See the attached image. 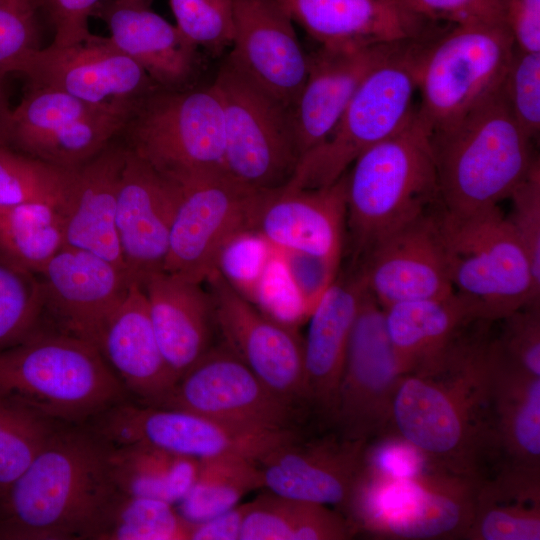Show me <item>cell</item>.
<instances>
[{"label": "cell", "instance_id": "1", "mask_svg": "<svg viewBox=\"0 0 540 540\" xmlns=\"http://www.w3.org/2000/svg\"><path fill=\"white\" fill-rule=\"evenodd\" d=\"M387 432L444 471L484 478L498 456L488 340L463 336L436 369L402 375Z\"/></svg>", "mask_w": 540, "mask_h": 540}, {"label": "cell", "instance_id": "2", "mask_svg": "<svg viewBox=\"0 0 540 540\" xmlns=\"http://www.w3.org/2000/svg\"><path fill=\"white\" fill-rule=\"evenodd\" d=\"M111 446L86 424H60L0 499V540H93L118 489Z\"/></svg>", "mask_w": 540, "mask_h": 540}, {"label": "cell", "instance_id": "3", "mask_svg": "<svg viewBox=\"0 0 540 540\" xmlns=\"http://www.w3.org/2000/svg\"><path fill=\"white\" fill-rule=\"evenodd\" d=\"M0 400L52 423L80 425L128 394L93 343L38 328L0 352Z\"/></svg>", "mask_w": 540, "mask_h": 540}, {"label": "cell", "instance_id": "4", "mask_svg": "<svg viewBox=\"0 0 540 540\" xmlns=\"http://www.w3.org/2000/svg\"><path fill=\"white\" fill-rule=\"evenodd\" d=\"M440 207L466 214L499 206L539 159L500 89L452 125L431 133Z\"/></svg>", "mask_w": 540, "mask_h": 540}, {"label": "cell", "instance_id": "5", "mask_svg": "<svg viewBox=\"0 0 540 540\" xmlns=\"http://www.w3.org/2000/svg\"><path fill=\"white\" fill-rule=\"evenodd\" d=\"M439 189L431 129L418 115L364 151L346 172V226L355 256L432 211Z\"/></svg>", "mask_w": 540, "mask_h": 540}, {"label": "cell", "instance_id": "6", "mask_svg": "<svg viewBox=\"0 0 540 540\" xmlns=\"http://www.w3.org/2000/svg\"><path fill=\"white\" fill-rule=\"evenodd\" d=\"M453 291L478 319L502 320L540 301V281L499 206L466 214L435 212Z\"/></svg>", "mask_w": 540, "mask_h": 540}, {"label": "cell", "instance_id": "7", "mask_svg": "<svg viewBox=\"0 0 540 540\" xmlns=\"http://www.w3.org/2000/svg\"><path fill=\"white\" fill-rule=\"evenodd\" d=\"M431 37L409 42L374 69L340 120L319 145L302 155L285 185L319 188L333 184L367 149L400 130L416 111L413 98Z\"/></svg>", "mask_w": 540, "mask_h": 540}, {"label": "cell", "instance_id": "8", "mask_svg": "<svg viewBox=\"0 0 540 540\" xmlns=\"http://www.w3.org/2000/svg\"><path fill=\"white\" fill-rule=\"evenodd\" d=\"M478 482L436 467L410 477L382 476L363 467L347 519L356 531L382 539H464Z\"/></svg>", "mask_w": 540, "mask_h": 540}, {"label": "cell", "instance_id": "9", "mask_svg": "<svg viewBox=\"0 0 540 540\" xmlns=\"http://www.w3.org/2000/svg\"><path fill=\"white\" fill-rule=\"evenodd\" d=\"M122 133L128 149L174 182L225 171L223 108L213 84L158 87L138 104Z\"/></svg>", "mask_w": 540, "mask_h": 540}, {"label": "cell", "instance_id": "10", "mask_svg": "<svg viewBox=\"0 0 540 540\" xmlns=\"http://www.w3.org/2000/svg\"><path fill=\"white\" fill-rule=\"evenodd\" d=\"M514 41L505 22L455 25L429 41L418 74V115L431 133L452 125L501 87Z\"/></svg>", "mask_w": 540, "mask_h": 540}, {"label": "cell", "instance_id": "11", "mask_svg": "<svg viewBox=\"0 0 540 540\" xmlns=\"http://www.w3.org/2000/svg\"><path fill=\"white\" fill-rule=\"evenodd\" d=\"M212 84L223 108L226 173L258 191L284 186L300 159L292 109L227 59Z\"/></svg>", "mask_w": 540, "mask_h": 540}, {"label": "cell", "instance_id": "12", "mask_svg": "<svg viewBox=\"0 0 540 540\" xmlns=\"http://www.w3.org/2000/svg\"><path fill=\"white\" fill-rule=\"evenodd\" d=\"M87 425L113 447L148 444L196 459L234 455L257 463L301 436L299 430L243 426L129 400L106 409Z\"/></svg>", "mask_w": 540, "mask_h": 540}, {"label": "cell", "instance_id": "13", "mask_svg": "<svg viewBox=\"0 0 540 540\" xmlns=\"http://www.w3.org/2000/svg\"><path fill=\"white\" fill-rule=\"evenodd\" d=\"M176 183L179 198L164 271L202 284L215 270L222 246L236 233L254 229L264 191L240 183L225 171L194 175Z\"/></svg>", "mask_w": 540, "mask_h": 540}, {"label": "cell", "instance_id": "14", "mask_svg": "<svg viewBox=\"0 0 540 540\" xmlns=\"http://www.w3.org/2000/svg\"><path fill=\"white\" fill-rule=\"evenodd\" d=\"M400 367L383 307L365 290L357 312L338 389L333 424L350 441L369 443L386 433Z\"/></svg>", "mask_w": 540, "mask_h": 540}, {"label": "cell", "instance_id": "15", "mask_svg": "<svg viewBox=\"0 0 540 540\" xmlns=\"http://www.w3.org/2000/svg\"><path fill=\"white\" fill-rule=\"evenodd\" d=\"M129 117L53 88L29 85L12 109L8 146L76 169L122 133Z\"/></svg>", "mask_w": 540, "mask_h": 540}, {"label": "cell", "instance_id": "16", "mask_svg": "<svg viewBox=\"0 0 540 540\" xmlns=\"http://www.w3.org/2000/svg\"><path fill=\"white\" fill-rule=\"evenodd\" d=\"M157 407L283 430H299L306 412L272 392L225 343L212 346Z\"/></svg>", "mask_w": 540, "mask_h": 540}, {"label": "cell", "instance_id": "17", "mask_svg": "<svg viewBox=\"0 0 540 540\" xmlns=\"http://www.w3.org/2000/svg\"><path fill=\"white\" fill-rule=\"evenodd\" d=\"M18 73L30 85L53 88L128 116L159 87L109 37L94 34L68 46L41 47L26 58Z\"/></svg>", "mask_w": 540, "mask_h": 540}, {"label": "cell", "instance_id": "18", "mask_svg": "<svg viewBox=\"0 0 540 540\" xmlns=\"http://www.w3.org/2000/svg\"><path fill=\"white\" fill-rule=\"evenodd\" d=\"M224 343L277 396L307 411L304 339L261 312L215 269L205 280Z\"/></svg>", "mask_w": 540, "mask_h": 540}, {"label": "cell", "instance_id": "19", "mask_svg": "<svg viewBox=\"0 0 540 540\" xmlns=\"http://www.w3.org/2000/svg\"><path fill=\"white\" fill-rule=\"evenodd\" d=\"M232 5L234 36L226 59L293 109L309 65L293 20L277 0H232Z\"/></svg>", "mask_w": 540, "mask_h": 540}, {"label": "cell", "instance_id": "20", "mask_svg": "<svg viewBox=\"0 0 540 540\" xmlns=\"http://www.w3.org/2000/svg\"><path fill=\"white\" fill-rule=\"evenodd\" d=\"M367 444L338 434L308 441L300 436L258 461L263 488L285 497L333 505L347 518Z\"/></svg>", "mask_w": 540, "mask_h": 540}, {"label": "cell", "instance_id": "21", "mask_svg": "<svg viewBox=\"0 0 540 540\" xmlns=\"http://www.w3.org/2000/svg\"><path fill=\"white\" fill-rule=\"evenodd\" d=\"M179 198L176 182L126 147L115 225L124 268L140 285L164 271L169 234Z\"/></svg>", "mask_w": 540, "mask_h": 540}, {"label": "cell", "instance_id": "22", "mask_svg": "<svg viewBox=\"0 0 540 540\" xmlns=\"http://www.w3.org/2000/svg\"><path fill=\"white\" fill-rule=\"evenodd\" d=\"M361 257L364 284L383 308L453 292L433 211L385 236Z\"/></svg>", "mask_w": 540, "mask_h": 540}, {"label": "cell", "instance_id": "23", "mask_svg": "<svg viewBox=\"0 0 540 540\" xmlns=\"http://www.w3.org/2000/svg\"><path fill=\"white\" fill-rule=\"evenodd\" d=\"M38 275L44 309L58 330L94 345L107 317L133 283L123 268L92 252L66 246Z\"/></svg>", "mask_w": 540, "mask_h": 540}, {"label": "cell", "instance_id": "24", "mask_svg": "<svg viewBox=\"0 0 540 540\" xmlns=\"http://www.w3.org/2000/svg\"><path fill=\"white\" fill-rule=\"evenodd\" d=\"M346 212L345 173L324 187L264 191L254 229L279 251L341 261Z\"/></svg>", "mask_w": 540, "mask_h": 540}, {"label": "cell", "instance_id": "25", "mask_svg": "<svg viewBox=\"0 0 540 540\" xmlns=\"http://www.w3.org/2000/svg\"><path fill=\"white\" fill-rule=\"evenodd\" d=\"M409 42L320 46L309 55L307 77L292 109L300 157L332 132L368 75Z\"/></svg>", "mask_w": 540, "mask_h": 540}, {"label": "cell", "instance_id": "26", "mask_svg": "<svg viewBox=\"0 0 540 540\" xmlns=\"http://www.w3.org/2000/svg\"><path fill=\"white\" fill-rule=\"evenodd\" d=\"M95 345L139 404L160 405L178 381L159 346L144 290L136 282L107 317Z\"/></svg>", "mask_w": 540, "mask_h": 540}, {"label": "cell", "instance_id": "27", "mask_svg": "<svg viewBox=\"0 0 540 540\" xmlns=\"http://www.w3.org/2000/svg\"><path fill=\"white\" fill-rule=\"evenodd\" d=\"M366 286L359 270L337 275L309 316L304 339L307 408L333 424L351 330Z\"/></svg>", "mask_w": 540, "mask_h": 540}, {"label": "cell", "instance_id": "28", "mask_svg": "<svg viewBox=\"0 0 540 540\" xmlns=\"http://www.w3.org/2000/svg\"><path fill=\"white\" fill-rule=\"evenodd\" d=\"M320 46H367L429 37L432 22L401 0H277Z\"/></svg>", "mask_w": 540, "mask_h": 540}, {"label": "cell", "instance_id": "29", "mask_svg": "<svg viewBox=\"0 0 540 540\" xmlns=\"http://www.w3.org/2000/svg\"><path fill=\"white\" fill-rule=\"evenodd\" d=\"M151 0H101L92 12L111 41L161 88L188 87L199 67V49L157 14Z\"/></svg>", "mask_w": 540, "mask_h": 540}, {"label": "cell", "instance_id": "30", "mask_svg": "<svg viewBox=\"0 0 540 540\" xmlns=\"http://www.w3.org/2000/svg\"><path fill=\"white\" fill-rule=\"evenodd\" d=\"M141 286L161 351L179 380L212 347L216 324L210 295L201 283L165 271Z\"/></svg>", "mask_w": 540, "mask_h": 540}, {"label": "cell", "instance_id": "31", "mask_svg": "<svg viewBox=\"0 0 540 540\" xmlns=\"http://www.w3.org/2000/svg\"><path fill=\"white\" fill-rule=\"evenodd\" d=\"M383 309L402 375L436 369L463 337L464 329L479 321L475 306L454 291Z\"/></svg>", "mask_w": 540, "mask_h": 540}, {"label": "cell", "instance_id": "32", "mask_svg": "<svg viewBox=\"0 0 540 540\" xmlns=\"http://www.w3.org/2000/svg\"><path fill=\"white\" fill-rule=\"evenodd\" d=\"M125 156L126 146L111 142L96 156L77 167L62 212L64 246L92 252L124 270L115 216Z\"/></svg>", "mask_w": 540, "mask_h": 540}, {"label": "cell", "instance_id": "33", "mask_svg": "<svg viewBox=\"0 0 540 540\" xmlns=\"http://www.w3.org/2000/svg\"><path fill=\"white\" fill-rule=\"evenodd\" d=\"M498 456L504 464L540 470V376L506 360L488 341Z\"/></svg>", "mask_w": 540, "mask_h": 540}, {"label": "cell", "instance_id": "34", "mask_svg": "<svg viewBox=\"0 0 540 540\" xmlns=\"http://www.w3.org/2000/svg\"><path fill=\"white\" fill-rule=\"evenodd\" d=\"M464 539L539 540L540 470L504 464L480 479Z\"/></svg>", "mask_w": 540, "mask_h": 540}, {"label": "cell", "instance_id": "35", "mask_svg": "<svg viewBox=\"0 0 540 540\" xmlns=\"http://www.w3.org/2000/svg\"><path fill=\"white\" fill-rule=\"evenodd\" d=\"M352 523L327 505L266 491L247 503L240 540H345Z\"/></svg>", "mask_w": 540, "mask_h": 540}, {"label": "cell", "instance_id": "36", "mask_svg": "<svg viewBox=\"0 0 540 540\" xmlns=\"http://www.w3.org/2000/svg\"><path fill=\"white\" fill-rule=\"evenodd\" d=\"M198 466L199 459L148 444L111 446L109 452L110 474L118 491L173 505L192 486Z\"/></svg>", "mask_w": 540, "mask_h": 540}, {"label": "cell", "instance_id": "37", "mask_svg": "<svg viewBox=\"0 0 540 540\" xmlns=\"http://www.w3.org/2000/svg\"><path fill=\"white\" fill-rule=\"evenodd\" d=\"M260 488L261 471L253 460L234 455L199 459L195 480L177 510L187 521L199 523L230 510Z\"/></svg>", "mask_w": 540, "mask_h": 540}, {"label": "cell", "instance_id": "38", "mask_svg": "<svg viewBox=\"0 0 540 540\" xmlns=\"http://www.w3.org/2000/svg\"><path fill=\"white\" fill-rule=\"evenodd\" d=\"M64 247L62 211L46 203L0 208V254L39 274Z\"/></svg>", "mask_w": 540, "mask_h": 540}, {"label": "cell", "instance_id": "39", "mask_svg": "<svg viewBox=\"0 0 540 540\" xmlns=\"http://www.w3.org/2000/svg\"><path fill=\"white\" fill-rule=\"evenodd\" d=\"M193 524L171 503L118 491L93 540H190Z\"/></svg>", "mask_w": 540, "mask_h": 540}, {"label": "cell", "instance_id": "40", "mask_svg": "<svg viewBox=\"0 0 540 540\" xmlns=\"http://www.w3.org/2000/svg\"><path fill=\"white\" fill-rule=\"evenodd\" d=\"M74 171L0 145V208L46 203L63 212Z\"/></svg>", "mask_w": 540, "mask_h": 540}, {"label": "cell", "instance_id": "41", "mask_svg": "<svg viewBox=\"0 0 540 540\" xmlns=\"http://www.w3.org/2000/svg\"><path fill=\"white\" fill-rule=\"evenodd\" d=\"M43 311L40 277L0 254V352L34 333Z\"/></svg>", "mask_w": 540, "mask_h": 540}, {"label": "cell", "instance_id": "42", "mask_svg": "<svg viewBox=\"0 0 540 540\" xmlns=\"http://www.w3.org/2000/svg\"><path fill=\"white\" fill-rule=\"evenodd\" d=\"M60 424L0 400V499Z\"/></svg>", "mask_w": 540, "mask_h": 540}, {"label": "cell", "instance_id": "43", "mask_svg": "<svg viewBox=\"0 0 540 540\" xmlns=\"http://www.w3.org/2000/svg\"><path fill=\"white\" fill-rule=\"evenodd\" d=\"M175 26L198 49L219 56L234 36L232 0H169Z\"/></svg>", "mask_w": 540, "mask_h": 540}, {"label": "cell", "instance_id": "44", "mask_svg": "<svg viewBox=\"0 0 540 540\" xmlns=\"http://www.w3.org/2000/svg\"><path fill=\"white\" fill-rule=\"evenodd\" d=\"M39 0H0V80L41 48Z\"/></svg>", "mask_w": 540, "mask_h": 540}, {"label": "cell", "instance_id": "45", "mask_svg": "<svg viewBox=\"0 0 540 540\" xmlns=\"http://www.w3.org/2000/svg\"><path fill=\"white\" fill-rule=\"evenodd\" d=\"M275 250L257 230L246 229L236 233L222 246L215 269L250 301Z\"/></svg>", "mask_w": 540, "mask_h": 540}, {"label": "cell", "instance_id": "46", "mask_svg": "<svg viewBox=\"0 0 540 540\" xmlns=\"http://www.w3.org/2000/svg\"><path fill=\"white\" fill-rule=\"evenodd\" d=\"M270 318L293 328L312 311L296 285L283 254L275 250L250 300Z\"/></svg>", "mask_w": 540, "mask_h": 540}, {"label": "cell", "instance_id": "47", "mask_svg": "<svg viewBox=\"0 0 540 540\" xmlns=\"http://www.w3.org/2000/svg\"><path fill=\"white\" fill-rule=\"evenodd\" d=\"M501 93L519 126L535 139L540 131V53L514 47Z\"/></svg>", "mask_w": 540, "mask_h": 540}, {"label": "cell", "instance_id": "48", "mask_svg": "<svg viewBox=\"0 0 540 540\" xmlns=\"http://www.w3.org/2000/svg\"><path fill=\"white\" fill-rule=\"evenodd\" d=\"M493 340L501 355L524 371L540 376V301L532 302L504 319Z\"/></svg>", "mask_w": 540, "mask_h": 540}, {"label": "cell", "instance_id": "49", "mask_svg": "<svg viewBox=\"0 0 540 540\" xmlns=\"http://www.w3.org/2000/svg\"><path fill=\"white\" fill-rule=\"evenodd\" d=\"M508 199L512 207L506 218L527 254L536 279L540 281L539 159Z\"/></svg>", "mask_w": 540, "mask_h": 540}, {"label": "cell", "instance_id": "50", "mask_svg": "<svg viewBox=\"0 0 540 540\" xmlns=\"http://www.w3.org/2000/svg\"><path fill=\"white\" fill-rule=\"evenodd\" d=\"M368 443L364 469L387 477H410L436 467L414 445L395 433H384ZM438 468V467H436Z\"/></svg>", "mask_w": 540, "mask_h": 540}, {"label": "cell", "instance_id": "51", "mask_svg": "<svg viewBox=\"0 0 540 540\" xmlns=\"http://www.w3.org/2000/svg\"><path fill=\"white\" fill-rule=\"evenodd\" d=\"M413 13L454 25L505 22L507 0H401Z\"/></svg>", "mask_w": 540, "mask_h": 540}, {"label": "cell", "instance_id": "52", "mask_svg": "<svg viewBox=\"0 0 540 540\" xmlns=\"http://www.w3.org/2000/svg\"><path fill=\"white\" fill-rule=\"evenodd\" d=\"M101 0H39L43 15L53 27L51 44L68 46L89 38L88 19Z\"/></svg>", "mask_w": 540, "mask_h": 540}, {"label": "cell", "instance_id": "53", "mask_svg": "<svg viewBox=\"0 0 540 540\" xmlns=\"http://www.w3.org/2000/svg\"><path fill=\"white\" fill-rule=\"evenodd\" d=\"M280 252L296 285L313 310L338 275L340 261L297 252Z\"/></svg>", "mask_w": 540, "mask_h": 540}, {"label": "cell", "instance_id": "54", "mask_svg": "<svg viewBox=\"0 0 540 540\" xmlns=\"http://www.w3.org/2000/svg\"><path fill=\"white\" fill-rule=\"evenodd\" d=\"M505 23L518 49L540 53V0H507Z\"/></svg>", "mask_w": 540, "mask_h": 540}, {"label": "cell", "instance_id": "55", "mask_svg": "<svg viewBox=\"0 0 540 540\" xmlns=\"http://www.w3.org/2000/svg\"><path fill=\"white\" fill-rule=\"evenodd\" d=\"M247 503L205 521L194 523L190 540H240Z\"/></svg>", "mask_w": 540, "mask_h": 540}, {"label": "cell", "instance_id": "56", "mask_svg": "<svg viewBox=\"0 0 540 540\" xmlns=\"http://www.w3.org/2000/svg\"><path fill=\"white\" fill-rule=\"evenodd\" d=\"M11 113L12 109L9 108L7 99L0 84V145L8 146Z\"/></svg>", "mask_w": 540, "mask_h": 540}]
</instances>
